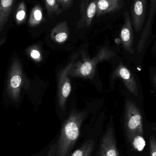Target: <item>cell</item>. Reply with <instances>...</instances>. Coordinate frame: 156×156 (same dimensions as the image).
<instances>
[{
  "label": "cell",
  "instance_id": "d6986e66",
  "mask_svg": "<svg viewBox=\"0 0 156 156\" xmlns=\"http://www.w3.org/2000/svg\"><path fill=\"white\" fill-rule=\"evenodd\" d=\"M21 79L20 76H15L12 78L11 80V86L13 88H17L21 84Z\"/></svg>",
  "mask_w": 156,
  "mask_h": 156
},
{
  "label": "cell",
  "instance_id": "3957f363",
  "mask_svg": "<svg viewBox=\"0 0 156 156\" xmlns=\"http://www.w3.org/2000/svg\"><path fill=\"white\" fill-rule=\"evenodd\" d=\"M114 52L106 47L101 48L97 55L92 58H83L76 64H73L69 71V76L84 78H90L94 75L97 64L108 60L114 56Z\"/></svg>",
  "mask_w": 156,
  "mask_h": 156
},
{
  "label": "cell",
  "instance_id": "ffe728a7",
  "mask_svg": "<svg viewBox=\"0 0 156 156\" xmlns=\"http://www.w3.org/2000/svg\"><path fill=\"white\" fill-rule=\"evenodd\" d=\"M73 1V0H63L61 6L63 11L69 9L72 6Z\"/></svg>",
  "mask_w": 156,
  "mask_h": 156
},
{
  "label": "cell",
  "instance_id": "277c9868",
  "mask_svg": "<svg viewBox=\"0 0 156 156\" xmlns=\"http://www.w3.org/2000/svg\"><path fill=\"white\" fill-rule=\"evenodd\" d=\"M70 63L58 74V102L60 109L63 111L66 109V102L71 91V85L69 76L73 66Z\"/></svg>",
  "mask_w": 156,
  "mask_h": 156
},
{
  "label": "cell",
  "instance_id": "9c48e42d",
  "mask_svg": "<svg viewBox=\"0 0 156 156\" xmlns=\"http://www.w3.org/2000/svg\"><path fill=\"white\" fill-rule=\"evenodd\" d=\"M124 23L121 29V40L125 49L128 53L133 54V32L132 22L128 11L125 12Z\"/></svg>",
  "mask_w": 156,
  "mask_h": 156
},
{
  "label": "cell",
  "instance_id": "ac0fdd59",
  "mask_svg": "<svg viewBox=\"0 0 156 156\" xmlns=\"http://www.w3.org/2000/svg\"><path fill=\"white\" fill-rule=\"evenodd\" d=\"M150 156H156V139L154 136L150 137Z\"/></svg>",
  "mask_w": 156,
  "mask_h": 156
},
{
  "label": "cell",
  "instance_id": "52a82bcc",
  "mask_svg": "<svg viewBox=\"0 0 156 156\" xmlns=\"http://www.w3.org/2000/svg\"><path fill=\"white\" fill-rule=\"evenodd\" d=\"M147 0H134L131 7L132 24L136 33L142 30L146 12Z\"/></svg>",
  "mask_w": 156,
  "mask_h": 156
},
{
  "label": "cell",
  "instance_id": "5bb4252c",
  "mask_svg": "<svg viewBox=\"0 0 156 156\" xmlns=\"http://www.w3.org/2000/svg\"><path fill=\"white\" fill-rule=\"evenodd\" d=\"M44 2L49 18H52L55 16L59 15L63 12L57 0H44Z\"/></svg>",
  "mask_w": 156,
  "mask_h": 156
},
{
  "label": "cell",
  "instance_id": "e0dca14e",
  "mask_svg": "<svg viewBox=\"0 0 156 156\" xmlns=\"http://www.w3.org/2000/svg\"><path fill=\"white\" fill-rule=\"evenodd\" d=\"M27 11L25 4L23 2L20 3L19 5L16 14V20L18 24H21L25 21L26 18Z\"/></svg>",
  "mask_w": 156,
  "mask_h": 156
},
{
  "label": "cell",
  "instance_id": "cb8c5ba5",
  "mask_svg": "<svg viewBox=\"0 0 156 156\" xmlns=\"http://www.w3.org/2000/svg\"><path fill=\"white\" fill-rule=\"evenodd\" d=\"M58 2V3L59 4V5H60V6H61V5H62V1L63 0H57Z\"/></svg>",
  "mask_w": 156,
  "mask_h": 156
},
{
  "label": "cell",
  "instance_id": "5b68a950",
  "mask_svg": "<svg viewBox=\"0 0 156 156\" xmlns=\"http://www.w3.org/2000/svg\"><path fill=\"white\" fill-rule=\"evenodd\" d=\"M98 0H81L80 5V16L78 23L79 28L89 27L96 15Z\"/></svg>",
  "mask_w": 156,
  "mask_h": 156
},
{
  "label": "cell",
  "instance_id": "6da1fadb",
  "mask_svg": "<svg viewBox=\"0 0 156 156\" xmlns=\"http://www.w3.org/2000/svg\"><path fill=\"white\" fill-rule=\"evenodd\" d=\"M86 116L85 112L73 111L65 122L57 144L58 156H66L76 143L80 134V127Z\"/></svg>",
  "mask_w": 156,
  "mask_h": 156
},
{
  "label": "cell",
  "instance_id": "9a60e30c",
  "mask_svg": "<svg viewBox=\"0 0 156 156\" xmlns=\"http://www.w3.org/2000/svg\"><path fill=\"white\" fill-rule=\"evenodd\" d=\"M94 142L93 139L87 140L71 156H90L93 151Z\"/></svg>",
  "mask_w": 156,
  "mask_h": 156
},
{
  "label": "cell",
  "instance_id": "ba28073f",
  "mask_svg": "<svg viewBox=\"0 0 156 156\" xmlns=\"http://www.w3.org/2000/svg\"><path fill=\"white\" fill-rule=\"evenodd\" d=\"M112 78H120L124 83L128 90L135 96L138 95V86L135 79L126 66L121 63L116 68L112 75Z\"/></svg>",
  "mask_w": 156,
  "mask_h": 156
},
{
  "label": "cell",
  "instance_id": "8fae6325",
  "mask_svg": "<svg viewBox=\"0 0 156 156\" xmlns=\"http://www.w3.org/2000/svg\"><path fill=\"white\" fill-rule=\"evenodd\" d=\"M69 31L68 24L66 21L59 22L51 30L50 38L58 44L66 42L69 36Z\"/></svg>",
  "mask_w": 156,
  "mask_h": 156
},
{
  "label": "cell",
  "instance_id": "7a4b0ae2",
  "mask_svg": "<svg viewBox=\"0 0 156 156\" xmlns=\"http://www.w3.org/2000/svg\"><path fill=\"white\" fill-rule=\"evenodd\" d=\"M124 126L128 142L136 149L138 142H145L143 116L136 104L130 100H126V103Z\"/></svg>",
  "mask_w": 156,
  "mask_h": 156
},
{
  "label": "cell",
  "instance_id": "4fadbf2b",
  "mask_svg": "<svg viewBox=\"0 0 156 156\" xmlns=\"http://www.w3.org/2000/svg\"><path fill=\"white\" fill-rule=\"evenodd\" d=\"M44 20L43 8L39 4H37L31 11L28 19V24L31 27L36 26L40 24Z\"/></svg>",
  "mask_w": 156,
  "mask_h": 156
},
{
  "label": "cell",
  "instance_id": "8992f818",
  "mask_svg": "<svg viewBox=\"0 0 156 156\" xmlns=\"http://www.w3.org/2000/svg\"><path fill=\"white\" fill-rule=\"evenodd\" d=\"M99 154V156H120L112 127H109L103 136Z\"/></svg>",
  "mask_w": 156,
  "mask_h": 156
},
{
  "label": "cell",
  "instance_id": "2e32d148",
  "mask_svg": "<svg viewBox=\"0 0 156 156\" xmlns=\"http://www.w3.org/2000/svg\"><path fill=\"white\" fill-rule=\"evenodd\" d=\"M152 19H153V18L148 17V20L147 22L144 29L141 39H140L138 46H137V50L138 53H141L144 49L146 40H147V38L150 34L151 31V27H152L151 23H152Z\"/></svg>",
  "mask_w": 156,
  "mask_h": 156
},
{
  "label": "cell",
  "instance_id": "7402d4cb",
  "mask_svg": "<svg viewBox=\"0 0 156 156\" xmlns=\"http://www.w3.org/2000/svg\"><path fill=\"white\" fill-rule=\"evenodd\" d=\"M31 56L35 59H37L40 57V53L36 50H34L31 52Z\"/></svg>",
  "mask_w": 156,
  "mask_h": 156
},
{
  "label": "cell",
  "instance_id": "30bf717a",
  "mask_svg": "<svg viewBox=\"0 0 156 156\" xmlns=\"http://www.w3.org/2000/svg\"><path fill=\"white\" fill-rule=\"evenodd\" d=\"M123 5V0H98L96 16H101L119 11Z\"/></svg>",
  "mask_w": 156,
  "mask_h": 156
},
{
  "label": "cell",
  "instance_id": "7c38bea8",
  "mask_svg": "<svg viewBox=\"0 0 156 156\" xmlns=\"http://www.w3.org/2000/svg\"><path fill=\"white\" fill-rule=\"evenodd\" d=\"M16 0H0V29L8 21Z\"/></svg>",
  "mask_w": 156,
  "mask_h": 156
},
{
  "label": "cell",
  "instance_id": "44dd1931",
  "mask_svg": "<svg viewBox=\"0 0 156 156\" xmlns=\"http://www.w3.org/2000/svg\"><path fill=\"white\" fill-rule=\"evenodd\" d=\"M151 3L149 17L153 18L156 12V0H151Z\"/></svg>",
  "mask_w": 156,
  "mask_h": 156
},
{
  "label": "cell",
  "instance_id": "603a6c76",
  "mask_svg": "<svg viewBox=\"0 0 156 156\" xmlns=\"http://www.w3.org/2000/svg\"><path fill=\"white\" fill-rule=\"evenodd\" d=\"M153 80H154L155 86L156 87V73L154 75V76H153Z\"/></svg>",
  "mask_w": 156,
  "mask_h": 156
}]
</instances>
